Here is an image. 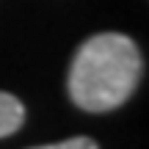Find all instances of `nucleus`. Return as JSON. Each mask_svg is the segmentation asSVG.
Returning <instances> with one entry per match:
<instances>
[{
    "mask_svg": "<svg viewBox=\"0 0 149 149\" xmlns=\"http://www.w3.org/2000/svg\"><path fill=\"white\" fill-rule=\"evenodd\" d=\"M144 72L135 42L124 33H97L74 53L69 97L77 108L105 113L124 105Z\"/></svg>",
    "mask_w": 149,
    "mask_h": 149,
    "instance_id": "f257e3e1",
    "label": "nucleus"
},
{
    "mask_svg": "<svg viewBox=\"0 0 149 149\" xmlns=\"http://www.w3.org/2000/svg\"><path fill=\"white\" fill-rule=\"evenodd\" d=\"M22 122H25V108H22V102L17 100L14 94L0 91V138L14 135L17 130L22 127Z\"/></svg>",
    "mask_w": 149,
    "mask_h": 149,
    "instance_id": "f03ea898",
    "label": "nucleus"
},
{
    "mask_svg": "<svg viewBox=\"0 0 149 149\" xmlns=\"http://www.w3.org/2000/svg\"><path fill=\"white\" fill-rule=\"evenodd\" d=\"M33 149H100V146H97L94 138H86V135H80V138H66V141H61V144L33 146Z\"/></svg>",
    "mask_w": 149,
    "mask_h": 149,
    "instance_id": "7ed1b4c3",
    "label": "nucleus"
}]
</instances>
